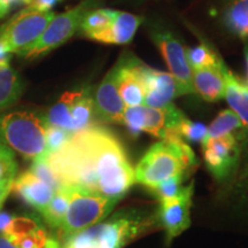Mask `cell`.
Listing matches in <instances>:
<instances>
[{"label":"cell","instance_id":"cell-1","mask_svg":"<svg viewBox=\"0 0 248 248\" xmlns=\"http://www.w3.org/2000/svg\"><path fill=\"white\" fill-rule=\"evenodd\" d=\"M44 156L60 184L67 187L120 200L136 182L120 140L101 126L73 133L63 146Z\"/></svg>","mask_w":248,"mask_h":248},{"label":"cell","instance_id":"cell-2","mask_svg":"<svg viewBox=\"0 0 248 248\" xmlns=\"http://www.w3.org/2000/svg\"><path fill=\"white\" fill-rule=\"evenodd\" d=\"M197 157L186 141L171 136L155 142L139 161L135 170L136 182L146 187H156L173 176L186 177L197 167Z\"/></svg>","mask_w":248,"mask_h":248},{"label":"cell","instance_id":"cell-3","mask_svg":"<svg viewBox=\"0 0 248 248\" xmlns=\"http://www.w3.org/2000/svg\"><path fill=\"white\" fill-rule=\"evenodd\" d=\"M153 219L135 212L117 214L67 238L62 248H123L151 228Z\"/></svg>","mask_w":248,"mask_h":248},{"label":"cell","instance_id":"cell-4","mask_svg":"<svg viewBox=\"0 0 248 248\" xmlns=\"http://www.w3.org/2000/svg\"><path fill=\"white\" fill-rule=\"evenodd\" d=\"M46 116L36 110H15L0 115V141L27 159L44 156Z\"/></svg>","mask_w":248,"mask_h":248},{"label":"cell","instance_id":"cell-5","mask_svg":"<svg viewBox=\"0 0 248 248\" xmlns=\"http://www.w3.org/2000/svg\"><path fill=\"white\" fill-rule=\"evenodd\" d=\"M95 117L93 91L89 86H84L64 93L49 108L46 121L48 125L75 133L94 125Z\"/></svg>","mask_w":248,"mask_h":248},{"label":"cell","instance_id":"cell-6","mask_svg":"<svg viewBox=\"0 0 248 248\" xmlns=\"http://www.w3.org/2000/svg\"><path fill=\"white\" fill-rule=\"evenodd\" d=\"M185 117L172 102L163 108H153L146 105H140L135 107H125L122 124L135 138L138 137L141 132H147L153 137L166 139L171 136H177L176 129Z\"/></svg>","mask_w":248,"mask_h":248},{"label":"cell","instance_id":"cell-7","mask_svg":"<svg viewBox=\"0 0 248 248\" xmlns=\"http://www.w3.org/2000/svg\"><path fill=\"white\" fill-rule=\"evenodd\" d=\"M69 188V207L63 222L59 228L64 239L95 224L109 215L119 201L113 198H107L78 188Z\"/></svg>","mask_w":248,"mask_h":248},{"label":"cell","instance_id":"cell-8","mask_svg":"<svg viewBox=\"0 0 248 248\" xmlns=\"http://www.w3.org/2000/svg\"><path fill=\"white\" fill-rule=\"evenodd\" d=\"M54 12H36L23 8L0 27V39L7 46L9 53L22 57L42 36Z\"/></svg>","mask_w":248,"mask_h":248},{"label":"cell","instance_id":"cell-9","mask_svg":"<svg viewBox=\"0 0 248 248\" xmlns=\"http://www.w3.org/2000/svg\"><path fill=\"white\" fill-rule=\"evenodd\" d=\"M100 1L101 0H83L69 11L55 15L38 40L24 52L22 57L36 59L63 45L79 30L85 14L97 7Z\"/></svg>","mask_w":248,"mask_h":248},{"label":"cell","instance_id":"cell-10","mask_svg":"<svg viewBox=\"0 0 248 248\" xmlns=\"http://www.w3.org/2000/svg\"><path fill=\"white\" fill-rule=\"evenodd\" d=\"M152 42L160 49L168 66L170 74L178 82L183 94L193 93L192 71L186 58V48L179 38L171 31L161 26H153L148 30Z\"/></svg>","mask_w":248,"mask_h":248},{"label":"cell","instance_id":"cell-11","mask_svg":"<svg viewBox=\"0 0 248 248\" xmlns=\"http://www.w3.org/2000/svg\"><path fill=\"white\" fill-rule=\"evenodd\" d=\"M203 160L207 169L217 181L233 177L239 167L244 144L233 135L207 139L202 144Z\"/></svg>","mask_w":248,"mask_h":248},{"label":"cell","instance_id":"cell-12","mask_svg":"<svg viewBox=\"0 0 248 248\" xmlns=\"http://www.w3.org/2000/svg\"><path fill=\"white\" fill-rule=\"evenodd\" d=\"M142 62L132 53L125 52L116 62V82L119 94L125 107L144 105L145 86L140 67Z\"/></svg>","mask_w":248,"mask_h":248},{"label":"cell","instance_id":"cell-13","mask_svg":"<svg viewBox=\"0 0 248 248\" xmlns=\"http://www.w3.org/2000/svg\"><path fill=\"white\" fill-rule=\"evenodd\" d=\"M193 187L191 183L182 188L177 197L160 202L159 223L166 230L169 241L190 228Z\"/></svg>","mask_w":248,"mask_h":248},{"label":"cell","instance_id":"cell-14","mask_svg":"<svg viewBox=\"0 0 248 248\" xmlns=\"http://www.w3.org/2000/svg\"><path fill=\"white\" fill-rule=\"evenodd\" d=\"M140 74L145 86L144 105L163 108L171 104L172 99L183 95L181 86L170 73L153 69L141 63Z\"/></svg>","mask_w":248,"mask_h":248},{"label":"cell","instance_id":"cell-15","mask_svg":"<svg viewBox=\"0 0 248 248\" xmlns=\"http://www.w3.org/2000/svg\"><path fill=\"white\" fill-rule=\"evenodd\" d=\"M97 117L107 123L122 124L125 109L119 94L116 82V69L113 67L104 77L101 83L93 92Z\"/></svg>","mask_w":248,"mask_h":248},{"label":"cell","instance_id":"cell-16","mask_svg":"<svg viewBox=\"0 0 248 248\" xmlns=\"http://www.w3.org/2000/svg\"><path fill=\"white\" fill-rule=\"evenodd\" d=\"M142 21H144V18L139 15L115 11L109 26L104 31H101L100 33L93 37L92 40L104 43V44H129L135 37Z\"/></svg>","mask_w":248,"mask_h":248},{"label":"cell","instance_id":"cell-17","mask_svg":"<svg viewBox=\"0 0 248 248\" xmlns=\"http://www.w3.org/2000/svg\"><path fill=\"white\" fill-rule=\"evenodd\" d=\"M12 190L39 213L44 212L55 193L53 187L43 182L30 170L15 178Z\"/></svg>","mask_w":248,"mask_h":248},{"label":"cell","instance_id":"cell-18","mask_svg":"<svg viewBox=\"0 0 248 248\" xmlns=\"http://www.w3.org/2000/svg\"><path fill=\"white\" fill-rule=\"evenodd\" d=\"M221 70L224 76V97L230 109L239 117L248 136V86L239 77L229 69L225 62H222Z\"/></svg>","mask_w":248,"mask_h":248},{"label":"cell","instance_id":"cell-19","mask_svg":"<svg viewBox=\"0 0 248 248\" xmlns=\"http://www.w3.org/2000/svg\"><path fill=\"white\" fill-rule=\"evenodd\" d=\"M222 62L217 68H207V69L193 71L192 75L193 90L203 100L215 102L224 97L225 83L221 70Z\"/></svg>","mask_w":248,"mask_h":248},{"label":"cell","instance_id":"cell-20","mask_svg":"<svg viewBox=\"0 0 248 248\" xmlns=\"http://www.w3.org/2000/svg\"><path fill=\"white\" fill-rule=\"evenodd\" d=\"M24 84L18 74L9 63V59L0 60V114L17 104Z\"/></svg>","mask_w":248,"mask_h":248},{"label":"cell","instance_id":"cell-21","mask_svg":"<svg viewBox=\"0 0 248 248\" xmlns=\"http://www.w3.org/2000/svg\"><path fill=\"white\" fill-rule=\"evenodd\" d=\"M222 22L232 36L248 40V0H232L223 12Z\"/></svg>","mask_w":248,"mask_h":248},{"label":"cell","instance_id":"cell-22","mask_svg":"<svg viewBox=\"0 0 248 248\" xmlns=\"http://www.w3.org/2000/svg\"><path fill=\"white\" fill-rule=\"evenodd\" d=\"M226 135H233L245 145L248 140V136L245 131L243 123L231 109H224L210 123L207 132V139L219 138Z\"/></svg>","mask_w":248,"mask_h":248},{"label":"cell","instance_id":"cell-23","mask_svg":"<svg viewBox=\"0 0 248 248\" xmlns=\"http://www.w3.org/2000/svg\"><path fill=\"white\" fill-rule=\"evenodd\" d=\"M17 173L14 151L0 141V208L13 188Z\"/></svg>","mask_w":248,"mask_h":248},{"label":"cell","instance_id":"cell-24","mask_svg":"<svg viewBox=\"0 0 248 248\" xmlns=\"http://www.w3.org/2000/svg\"><path fill=\"white\" fill-rule=\"evenodd\" d=\"M231 198L241 212H248V140L244 145L239 167L233 175Z\"/></svg>","mask_w":248,"mask_h":248},{"label":"cell","instance_id":"cell-25","mask_svg":"<svg viewBox=\"0 0 248 248\" xmlns=\"http://www.w3.org/2000/svg\"><path fill=\"white\" fill-rule=\"evenodd\" d=\"M186 58L192 71L219 67L223 59L208 43L204 40L194 47L186 48Z\"/></svg>","mask_w":248,"mask_h":248},{"label":"cell","instance_id":"cell-26","mask_svg":"<svg viewBox=\"0 0 248 248\" xmlns=\"http://www.w3.org/2000/svg\"><path fill=\"white\" fill-rule=\"evenodd\" d=\"M70 200V188L67 186H60L49 201L44 212L43 216L46 219L52 228L59 229L63 222L64 216L69 207Z\"/></svg>","mask_w":248,"mask_h":248},{"label":"cell","instance_id":"cell-27","mask_svg":"<svg viewBox=\"0 0 248 248\" xmlns=\"http://www.w3.org/2000/svg\"><path fill=\"white\" fill-rule=\"evenodd\" d=\"M114 9L110 8H93L85 14L79 27V33L86 38L92 39L93 37L109 26L114 15Z\"/></svg>","mask_w":248,"mask_h":248},{"label":"cell","instance_id":"cell-28","mask_svg":"<svg viewBox=\"0 0 248 248\" xmlns=\"http://www.w3.org/2000/svg\"><path fill=\"white\" fill-rule=\"evenodd\" d=\"M207 132H208V126L199 122H192L187 117H185L176 129V135L184 141L201 142V144L206 140Z\"/></svg>","mask_w":248,"mask_h":248},{"label":"cell","instance_id":"cell-29","mask_svg":"<svg viewBox=\"0 0 248 248\" xmlns=\"http://www.w3.org/2000/svg\"><path fill=\"white\" fill-rule=\"evenodd\" d=\"M184 177L181 175L173 176V177L167 179L156 186V187L153 188L155 194L159 198L160 202H163V201H168L170 199H173L175 197H177L179 192L182 191V188L184 187L183 186V181H184Z\"/></svg>","mask_w":248,"mask_h":248},{"label":"cell","instance_id":"cell-30","mask_svg":"<svg viewBox=\"0 0 248 248\" xmlns=\"http://www.w3.org/2000/svg\"><path fill=\"white\" fill-rule=\"evenodd\" d=\"M48 237L44 229L40 228L15 238L11 243L17 248H44Z\"/></svg>","mask_w":248,"mask_h":248},{"label":"cell","instance_id":"cell-31","mask_svg":"<svg viewBox=\"0 0 248 248\" xmlns=\"http://www.w3.org/2000/svg\"><path fill=\"white\" fill-rule=\"evenodd\" d=\"M30 171H32L37 177L42 179L43 182H45L46 184H48L51 187H53L55 191L58 190L60 186V182L58 181V178L55 177V175L52 171V169L49 168L47 161H46L45 156H39L32 160V166H31Z\"/></svg>","mask_w":248,"mask_h":248},{"label":"cell","instance_id":"cell-32","mask_svg":"<svg viewBox=\"0 0 248 248\" xmlns=\"http://www.w3.org/2000/svg\"><path fill=\"white\" fill-rule=\"evenodd\" d=\"M73 133L66 131V130L57 128V126L48 125L46 130V152L45 155L54 153L59 148L63 146L69 140Z\"/></svg>","mask_w":248,"mask_h":248},{"label":"cell","instance_id":"cell-33","mask_svg":"<svg viewBox=\"0 0 248 248\" xmlns=\"http://www.w3.org/2000/svg\"><path fill=\"white\" fill-rule=\"evenodd\" d=\"M31 0H0V20L7 15L18 6L29 5Z\"/></svg>","mask_w":248,"mask_h":248},{"label":"cell","instance_id":"cell-34","mask_svg":"<svg viewBox=\"0 0 248 248\" xmlns=\"http://www.w3.org/2000/svg\"><path fill=\"white\" fill-rule=\"evenodd\" d=\"M63 0H31L26 7L36 12H51V9Z\"/></svg>","mask_w":248,"mask_h":248},{"label":"cell","instance_id":"cell-35","mask_svg":"<svg viewBox=\"0 0 248 248\" xmlns=\"http://www.w3.org/2000/svg\"><path fill=\"white\" fill-rule=\"evenodd\" d=\"M9 53L7 46L5 45V43L0 39V60H4V59H9Z\"/></svg>","mask_w":248,"mask_h":248},{"label":"cell","instance_id":"cell-36","mask_svg":"<svg viewBox=\"0 0 248 248\" xmlns=\"http://www.w3.org/2000/svg\"><path fill=\"white\" fill-rule=\"evenodd\" d=\"M0 248H17L4 235H0Z\"/></svg>","mask_w":248,"mask_h":248},{"label":"cell","instance_id":"cell-37","mask_svg":"<svg viewBox=\"0 0 248 248\" xmlns=\"http://www.w3.org/2000/svg\"><path fill=\"white\" fill-rule=\"evenodd\" d=\"M44 248H61V247L57 239H54V238H48Z\"/></svg>","mask_w":248,"mask_h":248},{"label":"cell","instance_id":"cell-38","mask_svg":"<svg viewBox=\"0 0 248 248\" xmlns=\"http://www.w3.org/2000/svg\"><path fill=\"white\" fill-rule=\"evenodd\" d=\"M244 54H245V61H246V70H247V76H248V42L246 43L244 47Z\"/></svg>","mask_w":248,"mask_h":248},{"label":"cell","instance_id":"cell-39","mask_svg":"<svg viewBox=\"0 0 248 248\" xmlns=\"http://www.w3.org/2000/svg\"><path fill=\"white\" fill-rule=\"evenodd\" d=\"M246 85L248 86V76H247V79H246Z\"/></svg>","mask_w":248,"mask_h":248}]
</instances>
